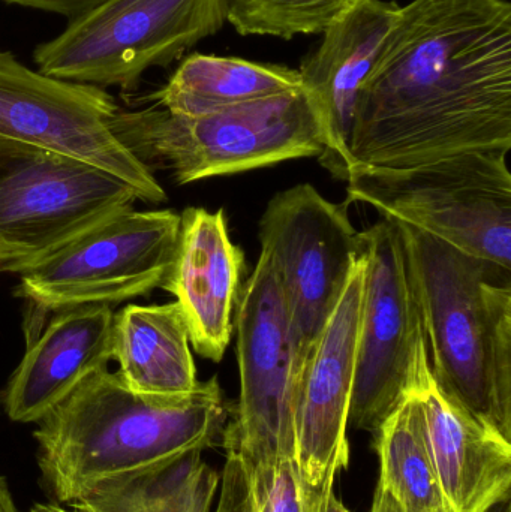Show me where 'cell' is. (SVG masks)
<instances>
[{
  "label": "cell",
  "instance_id": "obj_1",
  "mask_svg": "<svg viewBox=\"0 0 511 512\" xmlns=\"http://www.w3.org/2000/svg\"><path fill=\"white\" fill-rule=\"evenodd\" d=\"M495 150H511L510 3L413 0L360 90L353 165L410 168Z\"/></svg>",
  "mask_w": 511,
  "mask_h": 512
},
{
  "label": "cell",
  "instance_id": "obj_2",
  "mask_svg": "<svg viewBox=\"0 0 511 512\" xmlns=\"http://www.w3.org/2000/svg\"><path fill=\"white\" fill-rule=\"evenodd\" d=\"M230 408L218 379L185 396H144L104 369L39 421L38 466L62 504L101 484L203 453L224 435Z\"/></svg>",
  "mask_w": 511,
  "mask_h": 512
},
{
  "label": "cell",
  "instance_id": "obj_3",
  "mask_svg": "<svg viewBox=\"0 0 511 512\" xmlns=\"http://www.w3.org/2000/svg\"><path fill=\"white\" fill-rule=\"evenodd\" d=\"M399 227L435 381L511 441V282L429 234Z\"/></svg>",
  "mask_w": 511,
  "mask_h": 512
},
{
  "label": "cell",
  "instance_id": "obj_4",
  "mask_svg": "<svg viewBox=\"0 0 511 512\" xmlns=\"http://www.w3.org/2000/svg\"><path fill=\"white\" fill-rule=\"evenodd\" d=\"M114 135L150 168H167L179 185L320 156L324 135L305 90L258 99L203 116L164 108L117 111Z\"/></svg>",
  "mask_w": 511,
  "mask_h": 512
},
{
  "label": "cell",
  "instance_id": "obj_5",
  "mask_svg": "<svg viewBox=\"0 0 511 512\" xmlns=\"http://www.w3.org/2000/svg\"><path fill=\"white\" fill-rule=\"evenodd\" d=\"M509 152H476L410 168L353 165L347 203L429 234L511 282Z\"/></svg>",
  "mask_w": 511,
  "mask_h": 512
},
{
  "label": "cell",
  "instance_id": "obj_6",
  "mask_svg": "<svg viewBox=\"0 0 511 512\" xmlns=\"http://www.w3.org/2000/svg\"><path fill=\"white\" fill-rule=\"evenodd\" d=\"M240 397L222 439L245 460L264 504L276 469L294 460L300 360L272 259L261 251L234 313Z\"/></svg>",
  "mask_w": 511,
  "mask_h": 512
},
{
  "label": "cell",
  "instance_id": "obj_7",
  "mask_svg": "<svg viewBox=\"0 0 511 512\" xmlns=\"http://www.w3.org/2000/svg\"><path fill=\"white\" fill-rule=\"evenodd\" d=\"M227 15L228 0H102L39 44L33 62L59 80L132 90L216 35Z\"/></svg>",
  "mask_w": 511,
  "mask_h": 512
},
{
  "label": "cell",
  "instance_id": "obj_8",
  "mask_svg": "<svg viewBox=\"0 0 511 512\" xmlns=\"http://www.w3.org/2000/svg\"><path fill=\"white\" fill-rule=\"evenodd\" d=\"M137 200L101 168L0 138V274L35 267Z\"/></svg>",
  "mask_w": 511,
  "mask_h": 512
},
{
  "label": "cell",
  "instance_id": "obj_9",
  "mask_svg": "<svg viewBox=\"0 0 511 512\" xmlns=\"http://www.w3.org/2000/svg\"><path fill=\"white\" fill-rule=\"evenodd\" d=\"M179 231L171 210H123L23 271L15 295L48 312L149 294L173 264Z\"/></svg>",
  "mask_w": 511,
  "mask_h": 512
},
{
  "label": "cell",
  "instance_id": "obj_10",
  "mask_svg": "<svg viewBox=\"0 0 511 512\" xmlns=\"http://www.w3.org/2000/svg\"><path fill=\"white\" fill-rule=\"evenodd\" d=\"M119 110L107 90L33 71L0 48V138L86 162L122 180L138 200L164 203L152 168L111 129Z\"/></svg>",
  "mask_w": 511,
  "mask_h": 512
},
{
  "label": "cell",
  "instance_id": "obj_11",
  "mask_svg": "<svg viewBox=\"0 0 511 512\" xmlns=\"http://www.w3.org/2000/svg\"><path fill=\"white\" fill-rule=\"evenodd\" d=\"M359 239L366 288L348 424L375 436L413 390L426 337L398 222L383 218Z\"/></svg>",
  "mask_w": 511,
  "mask_h": 512
},
{
  "label": "cell",
  "instance_id": "obj_12",
  "mask_svg": "<svg viewBox=\"0 0 511 512\" xmlns=\"http://www.w3.org/2000/svg\"><path fill=\"white\" fill-rule=\"evenodd\" d=\"M347 207L302 183L278 192L260 219L261 251L275 267L302 363L360 254Z\"/></svg>",
  "mask_w": 511,
  "mask_h": 512
},
{
  "label": "cell",
  "instance_id": "obj_13",
  "mask_svg": "<svg viewBox=\"0 0 511 512\" xmlns=\"http://www.w3.org/2000/svg\"><path fill=\"white\" fill-rule=\"evenodd\" d=\"M360 249L344 288L303 361L294 417V463L306 486L335 483L350 462L347 427L365 304Z\"/></svg>",
  "mask_w": 511,
  "mask_h": 512
},
{
  "label": "cell",
  "instance_id": "obj_14",
  "mask_svg": "<svg viewBox=\"0 0 511 512\" xmlns=\"http://www.w3.org/2000/svg\"><path fill=\"white\" fill-rule=\"evenodd\" d=\"M399 9L389 0H360L323 33L320 45L297 69L323 129L320 164L344 182L353 167L350 141L360 90Z\"/></svg>",
  "mask_w": 511,
  "mask_h": 512
},
{
  "label": "cell",
  "instance_id": "obj_15",
  "mask_svg": "<svg viewBox=\"0 0 511 512\" xmlns=\"http://www.w3.org/2000/svg\"><path fill=\"white\" fill-rule=\"evenodd\" d=\"M245 255L228 236L224 210L188 207L180 215L173 264L161 288L176 297L195 352L224 358L243 286Z\"/></svg>",
  "mask_w": 511,
  "mask_h": 512
},
{
  "label": "cell",
  "instance_id": "obj_16",
  "mask_svg": "<svg viewBox=\"0 0 511 512\" xmlns=\"http://www.w3.org/2000/svg\"><path fill=\"white\" fill-rule=\"evenodd\" d=\"M44 330L27 340L3 408L14 423H39L90 375L113 360L114 313L107 304L48 310Z\"/></svg>",
  "mask_w": 511,
  "mask_h": 512
},
{
  "label": "cell",
  "instance_id": "obj_17",
  "mask_svg": "<svg viewBox=\"0 0 511 512\" xmlns=\"http://www.w3.org/2000/svg\"><path fill=\"white\" fill-rule=\"evenodd\" d=\"M450 512H483L511 495V441L453 402L432 375L428 346L417 355L413 390Z\"/></svg>",
  "mask_w": 511,
  "mask_h": 512
},
{
  "label": "cell",
  "instance_id": "obj_18",
  "mask_svg": "<svg viewBox=\"0 0 511 512\" xmlns=\"http://www.w3.org/2000/svg\"><path fill=\"white\" fill-rule=\"evenodd\" d=\"M111 354L126 387L144 396H185L200 382L176 301L123 307L114 315Z\"/></svg>",
  "mask_w": 511,
  "mask_h": 512
},
{
  "label": "cell",
  "instance_id": "obj_19",
  "mask_svg": "<svg viewBox=\"0 0 511 512\" xmlns=\"http://www.w3.org/2000/svg\"><path fill=\"white\" fill-rule=\"evenodd\" d=\"M302 89L297 69L194 53L152 99L170 113L195 117Z\"/></svg>",
  "mask_w": 511,
  "mask_h": 512
},
{
  "label": "cell",
  "instance_id": "obj_20",
  "mask_svg": "<svg viewBox=\"0 0 511 512\" xmlns=\"http://www.w3.org/2000/svg\"><path fill=\"white\" fill-rule=\"evenodd\" d=\"M380 484L402 512H450L429 445L422 402L411 391L374 436Z\"/></svg>",
  "mask_w": 511,
  "mask_h": 512
},
{
  "label": "cell",
  "instance_id": "obj_21",
  "mask_svg": "<svg viewBox=\"0 0 511 512\" xmlns=\"http://www.w3.org/2000/svg\"><path fill=\"white\" fill-rule=\"evenodd\" d=\"M360 0H228L227 21L242 36L323 35Z\"/></svg>",
  "mask_w": 511,
  "mask_h": 512
},
{
  "label": "cell",
  "instance_id": "obj_22",
  "mask_svg": "<svg viewBox=\"0 0 511 512\" xmlns=\"http://www.w3.org/2000/svg\"><path fill=\"white\" fill-rule=\"evenodd\" d=\"M335 483L324 486H306L300 478L294 460L281 463L276 469L272 487L266 501L261 505V512H321L324 496Z\"/></svg>",
  "mask_w": 511,
  "mask_h": 512
},
{
  "label": "cell",
  "instance_id": "obj_23",
  "mask_svg": "<svg viewBox=\"0 0 511 512\" xmlns=\"http://www.w3.org/2000/svg\"><path fill=\"white\" fill-rule=\"evenodd\" d=\"M224 472H222L221 490L218 507L215 512H261V505L255 495L251 472L245 460L234 445L224 442Z\"/></svg>",
  "mask_w": 511,
  "mask_h": 512
},
{
  "label": "cell",
  "instance_id": "obj_24",
  "mask_svg": "<svg viewBox=\"0 0 511 512\" xmlns=\"http://www.w3.org/2000/svg\"><path fill=\"white\" fill-rule=\"evenodd\" d=\"M2 2L8 3V5L51 12V14L65 15L69 20V18L87 11L102 0H2Z\"/></svg>",
  "mask_w": 511,
  "mask_h": 512
},
{
  "label": "cell",
  "instance_id": "obj_25",
  "mask_svg": "<svg viewBox=\"0 0 511 512\" xmlns=\"http://www.w3.org/2000/svg\"><path fill=\"white\" fill-rule=\"evenodd\" d=\"M0 512H18L14 498H12L11 490L5 478L0 475Z\"/></svg>",
  "mask_w": 511,
  "mask_h": 512
},
{
  "label": "cell",
  "instance_id": "obj_26",
  "mask_svg": "<svg viewBox=\"0 0 511 512\" xmlns=\"http://www.w3.org/2000/svg\"><path fill=\"white\" fill-rule=\"evenodd\" d=\"M321 512H351L345 507L344 502L336 496L335 487L324 496L323 510Z\"/></svg>",
  "mask_w": 511,
  "mask_h": 512
},
{
  "label": "cell",
  "instance_id": "obj_27",
  "mask_svg": "<svg viewBox=\"0 0 511 512\" xmlns=\"http://www.w3.org/2000/svg\"><path fill=\"white\" fill-rule=\"evenodd\" d=\"M30 512H81L74 510H66V508L60 507L59 504H36L33 505L32 510Z\"/></svg>",
  "mask_w": 511,
  "mask_h": 512
},
{
  "label": "cell",
  "instance_id": "obj_28",
  "mask_svg": "<svg viewBox=\"0 0 511 512\" xmlns=\"http://www.w3.org/2000/svg\"><path fill=\"white\" fill-rule=\"evenodd\" d=\"M483 512H511V495L500 499L497 504L492 505V507H489L488 510Z\"/></svg>",
  "mask_w": 511,
  "mask_h": 512
}]
</instances>
